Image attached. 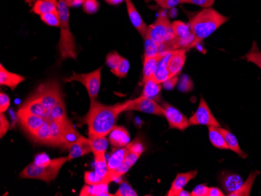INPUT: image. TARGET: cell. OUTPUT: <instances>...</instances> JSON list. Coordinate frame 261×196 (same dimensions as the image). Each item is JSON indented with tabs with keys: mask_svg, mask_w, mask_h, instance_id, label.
<instances>
[{
	"mask_svg": "<svg viewBox=\"0 0 261 196\" xmlns=\"http://www.w3.org/2000/svg\"><path fill=\"white\" fill-rule=\"evenodd\" d=\"M90 109L85 118V123L89 128V138L106 137L109 134L116 126L117 117L122 112H125L132 100H127L117 104L104 105L90 99Z\"/></svg>",
	"mask_w": 261,
	"mask_h": 196,
	"instance_id": "obj_1",
	"label": "cell"
},
{
	"mask_svg": "<svg viewBox=\"0 0 261 196\" xmlns=\"http://www.w3.org/2000/svg\"><path fill=\"white\" fill-rule=\"evenodd\" d=\"M228 20L229 17L223 15L212 7L203 9L193 15L189 23L194 37L191 48L211 36Z\"/></svg>",
	"mask_w": 261,
	"mask_h": 196,
	"instance_id": "obj_2",
	"label": "cell"
},
{
	"mask_svg": "<svg viewBox=\"0 0 261 196\" xmlns=\"http://www.w3.org/2000/svg\"><path fill=\"white\" fill-rule=\"evenodd\" d=\"M145 39H149L161 45L162 52L180 49L178 39L174 36L168 14L162 10L159 13L156 21L148 27Z\"/></svg>",
	"mask_w": 261,
	"mask_h": 196,
	"instance_id": "obj_3",
	"label": "cell"
},
{
	"mask_svg": "<svg viewBox=\"0 0 261 196\" xmlns=\"http://www.w3.org/2000/svg\"><path fill=\"white\" fill-rule=\"evenodd\" d=\"M67 162H68L67 156L45 160L38 156L33 163L22 171L20 178L41 180L49 184L57 178L59 172Z\"/></svg>",
	"mask_w": 261,
	"mask_h": 196,
	"instance_id": "obj_4",
	"label": "cell"
},
{
	"mask_svg": "<svg viewBox=\"0 0 261 196\" xmlns=\"http://www.w3.org/2000/svg\"><path fill=\"white\" fill-rule=\"evenodd\" d=\"M59 14L61 17V38L59 42V51L61 61L64 60L77 59L76 53L75 42L74 36L70 32V13L69 7L66 5L63 0H59L58 6Z\"/></svg>",
	"mask_w": 261,
	"mask_h": 196,
	"instance_id": "obj_5",
	"label": "cell"
},
{
	"mask_svg": "<svg viewBox=\"0 0 261 196\" xmlns=\"http://www.w3.org/2000/svg\"><path fill=\"white\" fill-rule=\"evenodd\" d=\"M101 71L102 67L87 74H77L73 72L72 75L65 79L66 82L77 81L86 87L90 99H96L99 94L101 85Z\"/></svg>",
	"mask_w": 261,
	"mask_h": 196,
	"instance_id": "obj_6",
	"label": "cell"
},
{
	"mask_svg": "<svg viewBox=\"0 0 261 196\" xmlns=\"http://www.w3.org/2000/svg\"><path fill=\"white\" fill-rule=\"evenodd\" d=\"M34 94L40 98L45 109L49 112L63 98L61 85L57 80H50L40 85Z\"/></svg>",
	"mask_w": 261,
	"mask_h": 196,
	"instance_id": "obj_7",
	"label": "cell"
},
{
	"mask_svg": "<svg viewBox=\"0 0 261 196\" xmlns=\"http://www.w3.org/2000/svg\"><path fill=\"white\" fill-rule=\"evenodd\" d=\"M189 125H204L207 127L220 128L221 124L213 115L206 100L201 97L199 106L195 114L189 119Z\"/></svg>",
	"mask_w": 261,
	"mask_h": 196,
	"instance_id": "obj_8",
	"label": "cell"
},
{
	"mask_svg": "<svg viewBox=\"0 0 261 196\" xmlns=\"http://www.w3.org/2000/svg\"><path fill=\"white\" fill-rule=\"evenodd\" d=\"M136 110L146 114H152L156 116H164L165 110L162 106L158 104L156 100L144 96H139L130 102L125 111Z\"/></svg>",
	"mask_w": 261,
	"mask_h": 196,
	"instance_id": "obj_9",
	"label": "cell"
},
{
	"mask_svg": "<svg viewBox=\"0 0 261 196\" xmlns=\"http://www.w3.org/2000/svg\"><path fill=\"white\" fill-rule=\"evenodd\" d=\"M161 106L165 110L164 117L168 121L170 129H177L184 131L190 126L189 119L178 109H176L171 105L168 104L167 102L163 103Z\"/></svg>",
	"mask_w": 261,
	"mask_h": 196,
	"instance_id": "obj_10",
	"label": "cell"
},
{
	"mask_svg": "<svg viewBox=\"0 0 261 196\" xmlns=\"http://www.w3.org/2000/svg\"><path fill=\"white\" fill-rule=\"evenodd\" d=\"M128 146V145H127ZM130 149V148H129ZM142 154L140 153H136V152L130 150L129 151L128 154L126 156L125 159L123 162L121 166H118L117 169L112 171H108V174L104 177L103 183L104 184H109L110 183L113 181H117V180L120 179L121 177L124 176L126 173L133 167V165L137 162L139 158Z\"/></svg>",
	"mask_w": 261,
	"mask_h": 196,
	"instance_id": "obj_11",
	"label": "cell"
},
{
	"mask_svg": "<svg viewBox=\"0 0 261 196\" xmlns=\"http://www.w3.org/2000/svg\"><path fill=\"white\" fill-rule=\"evenodd\" d=\"M17 117L22 128L30 135L37 131L46 121V118L20 111H17Z\"/></svg>",
	"mask_w": 261,
	"mask_h": 196,
	"instance_id": "obj_12",
	"label": "cell"
},
{
	"mask_svg": "<svg viewBox=\"0 0 261 196\" xmlns=\"http://www.w3.org/2000/svg\"><path fill=\"white\" fill-rule=\"evenodd\" d=\"M18 111L20 112L29 113V114L42 117V118H49V111L45 109L40 98L36 95L33 94L24 103L22 104Z\"/></svg>",
	"mask_w": 261,
	"mask_h": 196,
	"instance_id": "obj_13",
	"label": "cell"
},
{
	"mask_svg": "<svg viewBox=\"0 0 261 196\" xmlns=\"http://www.w3.org/2000/svg\"><path fill=\"white\" fill-rule=\"evenodd\" d=\"M127 7V14L130 18L132 24L134 26L135 29L139 32L142 37L146 38L147 33L148 26L145 23L144 20L141 17L140 14L138 11L136 7H135L132 0H125L124 1Z\"/></svg>",
	"mask_w": 261,
	"mask_h": 196,
	"instance_id": "obj_14",
	"label": "cell"
},
{
	"mask_svg": "<svg viewBox=\"0 0 261 196\" xmlns=\"http://www.w3.org/2000/svg\"><path fill=\"white\" fill-rule=\"evenodd\" d=\"M197 171H192L186 173L177 174L175 179L171 184V188L167 193L168 196H177L181 190L184 189L188 183L194 179L197 175Z\"/></svg>",
	"mask_w": 261,
	"mask_h": 196,
	"instance_id": "obj_15",
	"label": "cell"
},
{
	"mask_svg": "<svg viewBox=\"0 0 261 196\" xmlns=\"http://www.w3.org/2000/svg\"><path fill=\"white\" fill-rule=\"evenodd\" d=\"M62 128L63 146H66V148L84 139L85 137L79 134L68 118L62 123Z\"/></svg>",
	"mask_w": 261,
	"mask_h": 196,
	"instance_id": "obj_16",
	"label": "cell"
},
{
	"mask_svg": "<svg viewBox=\"0 0 261 196\" xmlns=\"http://www.w3.org/2000/svg\"><path fill=\"white\" fill-rule=\"evenodd\" d=\"M167 52H158L156 55L151 57H144L143 58V78L142 82L150 78H153L158 68L160 61L162 59Z\"/></svg>",
	"mask_w": 261,
	"mask_h": 196,
	"instance_id": "obj_17",
	"label": "cell"
},
{
	"mask_svg": "<svg viewBox=\"0 0 261 196\" xmlns=\"http://www.w3.org/2000/svg\"><path fill=\"white\" fill-rule=\"evenodd\" d=\"M186 49H177L173 52L168 64V70L171 77L178 75L186 61Z\"/></svg>",
	"mask_w": 261,
	"mask_h": 196,
	"instance_id": "obj_18",
	"label": "cell"
},
{
	"mask_svg": "<svg viewBox=\"0 0 261 196\" xmlns=\"http://www.w3.org/2000/svg\"><path fill=\"white\" fill-rule=\"evenodd\" d=\"M109 143L117 149L125 147L130 143L128 131L124 127L115 126L109 134Z\"/></svg>",
	"mask_w": 261,
	"mask_h": 196,
	"instance_id": "obj_19",
	"label": "cell"
},
{
	"mask_svg": "<svg viewBox=\"0 0 261 196\" xmlns=\"http://www.w3.org/2000/svg\"><path fill=\"white\" fill-rule=\"evenodd\" d=\"M220 181H221V186L223 187L224 191L228 193V195L240 189L242 184L244 182L240 175L229 174V173L228 174L224 173L220 178Z\"/></svg>",
	"mask_w": 261,
	"mask_h": 196,
	"instance_id": "obj_20",
	"label": "cell"
},
{
	"mask_svg": "<svg viewBox=\"0 0 261 196\" xmlns=\"http://www.w3.org/2000/svg\"><path fill=\"white\" fill-rule=\"evenodd\" d=\"M25 80V77L20 74L10 72L1 64L0 66V85L7 86L14 91L20 83Z\"/></svg>",
	"mask_w": 261,
	"mask_h": 196,
	"instance_id": "obj_21",
	"label": "cell"
},
{
	"mask_svg": "<svg viewBox=\"0 0 261 196\" xmlns=\"http://www.w3.org/2000/svg\"><path fill=\"white\" fill-rule=\"evenodd\" d=\"M67 149L69 150V154L67 156L68 161L77 159V158L81 157V156L92 153V148H91L90 144H89V138H86V137H85L84 139L79 142V143H74V144L68 146Z\"/></svg>",
	"mask_w": 261,
	"mask_h": 196,
	"instance_id": "obj_22",
	"label": "cell"
},
{
	"mask_svg": "<svg viewBox=\"0 0 261 196\" xmlns=\"http://www.w3.org/2000/svg\"><path fill=\"white\" fill-rule=\"evenodd\" d=\"M174 51H168V52H166L165 55H164V57L158 64V68H156L153 78L161 84L164 82L168 79L171 78L169 71L168 70V64Z\"/></svg>",
	"mask_w": 261,
	"mask_h": 196,
	"instance_id": "obj_23",
	"label": "cell"
},
{
	"mask_svg": "<svg viewBox=\"0 0 261 196\" xmlns=\"http://www.w3.org/2000/svg\"><path fill=\"white\" fill-rule=\"evenodd\" d=\"M32 139L35 143L39 144L49 145L51 144V131L50 126H49V120L46 119L43 124L41 126L40 128L35 131L34 134L31 135Z\"/></svg>",
	"mask_w": 261,
	"mask_h": 196,
	"instance_id": "obj_24",
	"label": "cell"
},
{
	"mask_svg": "<svg viewBox=\"0 0 261 196\" xmlns=\"http://www.w3.org/2000/svg\"><path fill=\"white\" fill-rule=\"evenodd\" d=\"M79 195L81 196H105L114 195L108 192V184H95L89 185L86 184L81 190Z\"/></svg>",
	"mask_w": 261,
	"mask_h": 196,
	"instance_id": "obj_25",
	"label": "cell"
},
{
	"mask_svg": "<svg viewBox=\"0 0 261 196\" xmlns=\"http://www.w3.org/2000/svg\"><path fill=\"white\" fill-rule=\"evenodd\" d=\"M129 151L130 149L129 146H127L125 147L120 148L117 151L114 152L108 160V171H114L118 166H121L125 159L126 156L128 154Z\"/></svg>",
	"mask_w": 261,
	"mask_h": 196,
	"instance_id": "obj_26",
	"label": "cell"
},
{
	"mask_svg": "<svg viewBox=\"0 0 261 196\" xmlns=\"http://www.w3.org/2000/svg\"><path fill=\"white\" fill-rule=\"evenodd\" d=\"M219 130L221 134L224 136V140L226 142L229 149H231V151L234 152V153L240 155V157L246 158V156H247V154L245 153L242 150L241 148L240 147L237 137H236L232 133L228 131V130L224 129V128H221V127H220Z\"/></svg>",
	"mask_w": 261,
	"mask_h": 196,
	"instance_id": "obj_27",
	"label": "cell"
},
{
	"mask_svg": "<svg viewBox=\"0 0 261 196\" xmlns=\"http://www.w3.org/2000/svg\"><path fill=\"white\" fill-rule=\"evenodd\" d=\"M143 84H144V88L142 91V96L154 99L159 96L160 92L162 89L161 83L158 82L154 78H150L145 81Z\"/></svg>",
	"mask_w": 261,
	"mask_h": 196,
	"instance_id": "obj_28",
	"label": "cell"
},
{
	"mask_svg": "<svg viewBox=\"0 0 261 196\" xmlns=\"http://www.w3.org/2000/svg\"><path fill=\"white\" fill-rule=\"evenodd\" d=\"M48 119L60 123H63L67 119L64 98L59 101L57 104L50 109Z\"/></svg>",
	"mask_w": 261,
	"mask_h": 196,
	"instance_id": "obj_29",
	"label": "cell"
},
{
	"mask_svg": "<svg viewBox=\"0 0 261 196\" xmlns=\"http://www.w3.org/2000/svg\"><path fill=\"white\" fill-rule=\"evenodd\" d=\"M209 130V138L213 146L218 149H229L224 136L220 131L219 128L217 127H208Z\"/></svg>",
	"mask_w": 261,
	"mask_h": 196,
	"instance_id": "obj_30",
	"label": "cell"
},
{
	"mask_svg": "<svg viewBox=\"0 0 261 196\" xmlns=\"http://www.w3.org/2000/svg\"><path fill=\"white\" fill-rule=\"evenodd\" d=\"M49 120V119H48ZM49 126L51 131V144L50 146H63V128L62 123L49 120Z\"/></svg>",
	"mask_w": 261,
	"mask_h": 196,
	"instance_id": "obj_31",
	"label": "cell"
},
{
	"mask_svg": "<svg viewBox=\"0 0 261 196\" xmlns=\"http://www.w3.org/2000/svg\"><path fill=\"white\" fill-rule=\"evenodd\" d=\"M260 173L259 171H253L250 173V176L248 177L246 181L243 182L242 186L240 187V189L231 193L229 196H248L250 195L251 192L252 187H253V183L256 180V177L259 175Z\"/></svg>",
	"mask_w": 261,
	"mask_h": 196,
	"instance_id": "obj_32",
	"label": "cell"
},
{
	"mask_svg": "<svg viewBox=\"0 0 261 196\" xmlns=\"http://www.w3.org/2000/svg\"><path fill=\"white\" fill-rule=\"evenodd\" d=\"M57 6L58 4H54L50 1H45L41 0L37 1L34 4L33 7L32 9V12L38 14V15H43V14H48V13L57 11Z\"/></svg>",
	"mask_w": 261,
	"mask_h": 196,
	"instance_id": "obj_33",
	"label": "cell"
},
{
	"mask_svg": "<svg viewBox=\"0 0 261 196\" xmlns=\"http://www.w3.org/2000/svg\"><path fill=\"white\" fill-rule=\"evenodd\" d=\"M108 142L106 137H94L89 138V144L92 148V153L93 154L98 153H106L108 147Z\"/></svg>",
	"mask_w": 261,
	"mask_h": 196,
	"instance_id": "obj_34",
	"label": "cell"
},
{
	"mask_svg": "<svg viewBox=\"0 0 261 196\" xmlns=\"http://www.w3.org/2000/svg\"><path fill=\"white\" fill-rule=\"evenodd\" d=\"M243 59L246 60L248 62L256 64L259 68L261 69V51L258 48L256 42H253L251 49L243 57Z\"/></svg>",
	"mask_w": 261,
	"mask_h": 196,
	"instance_id": "obj_35",
	"label": "cell"
},
{
	"mask_svg": "<svg viewBox=\"0 0 261 196\" xmlns=\"http://www.w3.org/2000/svg\"><path fill=\"white\" fill-rule=\"evenodd\" d=\"M94 157H95V171L99 176L104 178L108 172V166L106 161L105 153L94 154Z\"/></svg>",
	"mask_w": 261,
	"mask_h": 196,
	"instance_id": "obj_36",
	"label": "cell"
},
{
	"mask_svg": "<svg viewBox=\"0 0 261 196\" xmlns=\"http://www.w3.org/2000/svg\"><path fill=\"white\" fill-rule=\"evenodd\" d=\"M40 17L41 20L47 25L51 26V27H60L61 26V17H60L58 10L54 12L43 14Z\"/></svg>",
	"mask_w": 261,
	"mask_h": 196,
	"instance_id": "obj_37",
	"label": "cell"
},
{
	"mask_svg": "<svg viewBox=\"0 0 261 196\" xmlns=\"http://www.w3.org/2000/svg\"><path fill=\"white\" fill-rule=\"evenodd\" d=\"M115 196H137L138 193L130 186V184L124 181L120 184L119 188L116 191Z\"/></svg>",
	"mask_w": 261,
	"mask_h": 196,
	"instance_id": "obj_38",
	"label": "cell"
},
{
	"mask_svg": "<svg viewBox=\"0 0 261 196\" xmlns=\"http://www.w3.org/2000/svg\"><path fill=\"white\" fill-rule=\"evenodd\" d=\"M129 68H130L129 61L125 59L124 57H122L119 64L117 66L115 71L113 72V74H115L117 77H120V78H124L127 75Z\"/></svg>",
	"mask_w": 261,
	"mask_h": 196,
	"instance_id": "obj_39",
	"label": "cell"
},
{
	"mask_svg": "<svg viewBox=\"0 0 261 196\" xmlns=\"http://www.w3.org/2000/svg\"><path fill=\"white\" fill-rule=\"evenodd\" d=\"M104 178L99 176L96 171H86L85 172L84 180L86 184L95 185V184H104Z\"/></svg>",
	"mask_w": 261,
	"mask_h": 196,
	"instance_id": "obj_40",
	"label": "cell"
},
{
	"mask_svg": "<svg viewBox=\"0 0 261 196\" xmlns=\"http://www.w3.org/2000/svg\"><path fill=\"white\" fill-rule=\"evenodd\" d=\"M122 57L117 53V52H111L107 55L106 58V64L111 69V72H114L117 68V66L119 64Z\"/></svg>",
	"mask_w": 261,
	"mask_h": 196,
	"instance_id": "obj_41",
	"label": "cell"
},
{
	"mask_svg": "<svg viewBox=\"0 0 261 196\" xmlns=\"http://www.w3.org/2000/svg\"><path fill=\"white\" fill-rule=\"evenodd\" d=\"M156 4L161 8L168 9L173 8L181 4H189V0H153Z\"/></svg>",
	"mask_w": 261,
	"mask_h": 196,
	"instance_id": "obj_42",
	"label": "cell"
},
{
	"mask_svg": "<svg viewBox=\"0 0 261 196\" xmlns=\"http://www.w3.org/2000/svg\"><path fill=\"white\" fill-rule=\"evenodd\" d=\"M82 8L86 14H96L99 10V3L97 0H86L82 5Z\"/></svg>",
	"mask_w": 261,
	"mask_h": 196,
	"instance_id": "obj_43",
	"label": "cell"
},
{
	"mask_svg": "<svg viewBox=\"0 0 261 196\" xmlns=\"http://www.w3.org/2000/svg\"><path fill=\"white\" fill-rule=\"evenodd\" d=\"M178 89L183 92H189L193 89V83L188 75L181 76L180 78Z\"/></svg>",
	"mask_w": 261,
	"mask_h": 196,
	"instance_id": "obj_44",
	"label": "cell"
},
{
	"mask_svg": "<svg viewBox=\"0 0 261 196\" xmlns=\"http://www.w3.org/2000/svg\"><path fill=\"white\" fill-rule=\"evenodd\" d=\"M9 129H10V124L7 117L5 116L4 113H0V137L1 138L6 135Z\"/></svg>",
	"mask_w": 261,
	"mask_h": 196,
	"instance_id": "obj_45",
	"label": "cell"
},
{
	"mask_svg": "<svg viewBox=\"0 0 261 196\" xmlns=\"http://www.w3.org/2000/svg\"><path fill=\"white\" fill-rule=\"evenodd\" d=\"M208 190L209 187L206 184H199L192 191L191 196H208Z\"/></svg>",
	"mask_w": 261,
	"mask_h": 196,
	"instance_id": "obj_46",
	"label": "cell"
},
{
	"mask_svg": "<svg viewBox=\"0 0 261 196\" xmlns=\"http://www.w3.org/2000/svg\"><path fill=\"white\" fill-rule=\"evenodd\" d=\"M10 104V97L5 93L0 94V113H5Z\"/></svg>",
	"mask_w": 261,
	"mask_h": 196,
	"instance_id": "obj_47",
	"label": "cell"
},
{
	"mask_svg": "<svg viewBox=\"0 0 261 196\" xmlns=\"http://www.w3.org/2000/svg\"><path fill=\"white\" fill-rule=\"evenodd\" d=\"M215 2V0H189V4L199 6L203 9L212 7Z\"/></svg>",
	"mask_w": 261,
	"mask_h": 196,
	"instance_id": "obj_48",
	"label": "cell"
},
{
	"mask_svg": "<svg viewBox=\"0 0 261 196\" xmlns=\"http://www.w3.org/2000/svg\"><path fill=\"white\" fill-rule=\"evenodd\" d=\"M177 80H178L177 76L171 77V78L168 79V80H165L164 82L162 83L163 87H164V89H168V90H171V89L175 87L177 83Z\"/></svg>",
	"mask_w": 261,
	"mask_h": 196,
	"instance_id": "obj_49",
	"label": "cell"
},
{
	"mask_svg": "<svg viewBox=\"0 0 261 196\" xmlns=\"http://www.w3.org/2000/svg\"><path fill=\"white\" fill-rule=\"evenodd\" d=\"M63 1L70 8V7H79L83 5L86 0H63Z\"/></svg>",
	"mask_w": 261,
	"mask_h": 196,
	"instance_id": "obj_50",
	"label": "cell"
},
{
	"mask_svg": "<svg viewBox=\"0 0 261 196\" xmlns=\"http://www.w3.org/2000/svg\"><path fill=\"white\" fill-rule=\"evenodd\" d=\"M224 193L219 188L212 187L208 190V196H224Z\"/></svg>",
	"mask_w": 261,
	"mask_h": 196,
	"instance_id": "obj_51",
	"label": "cell"
},
{
	"mask_svg": "<svg viewBox=\"0 0 261 196\" xmlns=\"http://www.w3.org/2000/svg\"><path fill=\"white\" fill-rule=\"evenodd\" d=\"M125 0H105L106 3H108L110 5L117 6L122 4Z\"/></svg>",
	"mask_w": 261,
	"mask_h": 196,
	"instance_id": "obj_52",
	"label": "cell"
},
{
	"mask_svg": "<svg viewBox=\"0 0 261 196\" xmlns=\"http://www.w3.org/2000/svg\"><path fill=\"white\" fill-rule=\"evenodd\" d=\"M24 1L30 5V4H35L37 1H41V0H24ZM45 1H50V2L54 3V4H58L57 0H45Z\"/></svg>",
	"mask_w": 261,
	"mask_h": 196,
	"instance_id": "obj_53",
	"label": "cell"
},
{
	"mask_svg": "<svg viewBox=\"0 0 261 196\" xmlns=\"http://www.w3.org/2000/svg\"><path fill=\"white\" fill-rule=\"evenodd\" d=\"M177 196H191V193L188 192V191H185L183 189L180 191L179 194Z\"/></svg>",
	"mask_w": 261,
	"mask_h": 196,
	"instance_id": "obj_54",
	"label": "cell"
}]
</instances>
